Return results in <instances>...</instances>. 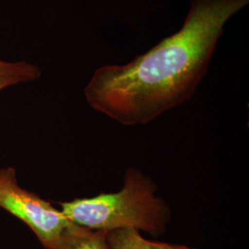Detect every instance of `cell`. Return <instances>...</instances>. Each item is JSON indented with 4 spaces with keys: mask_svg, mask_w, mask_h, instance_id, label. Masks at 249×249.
Wrapping results in <instances>:
<instances>
[{
    "mask_svg": "<svg viewBox=\"0 0 249 249\" xmlns=\"http://www.w3.org/2000/svg\"><path fill=\"white\" fill-rule=\"evenodd\" d=\"M156 191L151 178L129 168L119 191L62 202L60 211L71 223L91 230L135 229L160 236L166 231L172 213Z\"/></svg>",
    "mask_w": 249,
    "mask_h": 249,
    "instance_id": "cell-2",
    "label": "cell"
},
{
    "mask_svg": "<svg viewBox=\"0 0 249 249\" xmlns=\"http://www.w3.org/2000/svg\"><path fill=\"white\" fill-rule=\"evenodd\" d=\"M108 240L112 249H196L181 245H173L148 240L135 229H119L108 231Z\"/></svg>",
    "mask_w": 249,
    "mask_h": 249,
    "instance_id": "cell-5",
    "label": "cell"
},
{
    "mask_svg": "<svg viewBox=\"0 0 249 249\" xmlns=\"http://www.w3.org/2000/svg\"><path fill=\"white\" fill-rule=\"evenodd\" d=\"M0 208L34 231L45 249H53L72 223L60 210L18 185L12 167L0 169Z\"/></svg>",
    "mask_w": 249,
    "mask_h": 249,
    "instance_id": "cell-3",
    "label": "cell"
},
{
    "mask_svg": "<svg viewBox=\"0 0 249 249\" xmlns=\"http://www.w3.org/2000/svg\"><path fill=\"white\" fill-rule=\"evenodd\" d=\"M40 76L41 71L34 64L0 59V91L13 85L37 80Z\"/></svg>",
    "mask_w": 249,
    "mask_h": 249,
    "instance_id": "cell-6",
    "label": "cell"
},
{
    "mask_svg": "<svg viewBox=\"0 0 249 249\" xmlns=\"http://www.w3.org/2000/svg\"><path fill=\"white\" fill-rule=\"evenodd\" d=\"M53 249H112L108 231L91 230L72 223Z\"/></svg>",
    "mask_w": 249,
    "mask_h": 249,
    "instance_id": "cell-4",
    "label": "cell"
},
{
    "mask_svg": "<svg viewBox=\"0 0 249 249\" xmlns=\"http://www.w3.org/2000/svg\"><path fill=\"white\" fill-rule=\"evenodd\" d=\"M249 0H192L182 28L125 65L97 69L84 89L89 107L119 124L150 123L195 94L224 26Z\"/></svg>",
    "mask_w": 249,
    "mask_h": 249,
    "instance_id": "cell-1",
    "label": "cell"
}]
</instances>
